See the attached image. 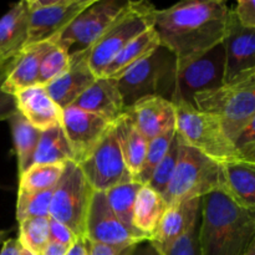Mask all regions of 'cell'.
<instances>
[{
  "label": "cell",
  "mask_w": 255,
  "mask_h": 255,
  "mask_svg": "<svg viewBox=\"0 0 255 255\" xmlns=\"http://www.w3.org/2000/svg\"><path fill=\"white\" fill-rule=\"evenodd\" d=\"M233 10L222 0H187L154 11L153 26L162 46L177 61L199 56L222 44Z\"/></svg>",
  "instance_id": "1"
},
{
  "label": "cell",
  "mask_w": 255,
  "mask_h": 255,
  "mask_svg": "<svg viewBox=\"0 0 255 255\" xmlns=\"http://www.w3.org/2000/svg\"><path fill=\"white\" fill-rule=\"evenodd\" d=\"M199 219L201 255H243L255 238V212L224 192L202 198Z\"/></svg>",
  "instance_id": "2"
},
{
  "label": "cell",
  "mask_w": 255,
  "mask_h": 255,
  "mask_svg": "<svg viewBox=\"0 0 255 255\" xmlns=\"http://www.w3.org/2000/svg\"><path fill=\"white\" fill-rule=\"evenodd\" d=\"M176 133L187 146L218 163L243 161L217 115L193 106L176 104Z\"/></svg>",
  "instance_id": "3"
},
{
  "label": "cell",
  "mask_w": 255,
  "mask_h": 255,
  "mask_svg": "<svg viewBox=\"0 0 255 255\" xmlns=\"http://www.w3.org/2000/svg\"><path fill=\"white\" fill-rule=\"evenodd\" d=\"M226 188L223 164L181 141L178 163L163 194L167 204L203 198L213 192L226 193Z\"/></svg>",
  "instance_id": "4"
},
{
  "label": "cell",
  "mask_w": 255,
  "mask_h": 255,
  "mask_svg": "<svg viewBox=\"0 0 255 255\" xmlns=\"http://www.w3.org/2000/svg\"><path fill=\"white\" fill-rule=\"evenodd\" d=\"M194 107L217 115L234 142L255 114V67L242 72L219 89L198 94L194 97Z\"/></svg>",
  "instance_id": "5"
},
{
  "label": "cell",
  "mask_w": 255,
  "mask_h": 255,
  "mask_svg": "<svg viewBox=\"0 0 255 255\" xmlns=\"http://www.w3.org/2000/svg\"><path fill=\"white\" fill-rule=\"evenodd\" d=\"M176 56L159 45L151 55L116 80L125 107L127 109L148 96H159L171 101L176 87Z\"/></svg>",
  "instance_id": "6"
},
{
  "label": "cell",
  "mask_w": 255,
  "mask_h": 255,
  "mask_svg": "<svg viewBox=\"0 0 255 255\" xmlns=\"http://www.w3.org/2000/svg\"><path fill=\"white\" fill-rule=\"evenodd\" d=\"M156 7L146 1H131L128 6L110 24L101 36L84 50L90 69L96 77H100L127 44L139 34L153 26Z\"/></svg>",
  "instance_id": "7"
},
{
  "label": "cell",
  "mask_w": 255,
  "mask_h": 255,
  "mask_svg": "<svg viewBox=\"0 0 255 255\" xmlns=\"http://www.w3.org/2000/svg\"><path fill=\"white\" fill-rule=\"evenodd\" d=\"M226 54L223 42L199 56L177 61L176 87L171 102L194 107V97L224 85Z\"/></svg>",
  "instance_id": "8"
},
{
  "label": "cell",
  "mask_w": 255,
  "mask_h": 255,
  "mask_svg": "<svg viewBox=\"0 0 255 255\" xmlns=\"http://www.w3.org/2000/svg\"><path fill=\"white\" fill-rule=\"evenodd\" d=\"M94 189L90 187L77 163H65L64 173L55 187L50 218L65 224L77 238H85V227Z\"/></svg>",
  "instance_id": "9"
},
{
  "label": "cell",
  "mask_w": 255,
  "mask_h": 255,
  "mask_svg": "<svg viewBox=\"0 0 255 255\" xmlns=\"http://www.w3.org/2000/svg\"><path fill=\"white\" fill-rule=\"evenodd\" d=\"M77 166L90 187L96 192H106L119 184L133 181L120 148L115 124L111 125L91 153Z\"/></svg>",
  "instance_id": "10"
},
{
  "label": "cell",
  "mask_w": 255,
  "mask_h": 255,
  "mask_svg": "<svg viewBox=\"0 0 255 255\" xmlns=\"http://www.w3.org/2000/svg\"><path fill=\"white\" fill-rule=\"evenodd\" d=\"M95 0H26L29 7V34L25 46L59 40L70 22ZM22 47V49H24Z\"/></svg>",
  "instance_id": "11"
},
{
  "label": "cell",
  "mask_w": 255,
  "mask_h": 255,
  "mask_svg": "<svg viewBox=\"0 0 255 255\" xmlns=\"http://www.w3.org/2000/svg\"><path fill=\"white\" fill-rule=\"evenodd\" d=\"M132 0H95L80 12L60 35L57 42L74 51L89 49ZM72 51V52H74Z\"/></svg>",
  "instance_id": "12"
},
{
  "label": "cell",
  "mask_w": 255,
  "mask_h": 255,
  "mask_svg": "<svg viewBox=\"0 0 255 255\" xmlns=\"http://www.w3.org/2000/svg\"><path fill=\"white\" fill-rule=\"evenodd\" d=\"M85 239L109 246H137L148 238L126 226L112 212L104 192L94 191L85 227Z\"/></svg>",
  "instance_id": "13"
},
{
  "label": "cell",
  "mask_w": 255,
  "mask_h": 255,
  "mask_svg": "<svg viewBox=\"0 0 255 255\" xmlns=\"http://www.w3.org/2000/svg\"><path fill=\"white\" fill-rule=\"evenodd\" d=\"M111 125L74 105L62 110L61 126L74 153L75 163L79 164L91 153Z\"/></svg>",
  "instance_id": "14"
},
{
  "label": "cell",
  "mask_w": 255,
  "mask_h": 255,
  "mask_svg": "<svg viewBox=\"0 0 255 255\" xmlns=\"http://www.w3.org/2000/svg\"><path fill=\"white\" fill-rule=\"evenodd\" d=\"M202 198L169 204L148 243L161 255H167L172 247L192 228L198 226Z\"/></svg>",
  "instance_id": "15"
},
{
  "label": "cell",
  "mask_w": 255,
  "mask_h": 255,
  "mask_svg": "<svg viewBox=\"0 0 255 255\" xmlns=\"http://www.w3.org/2000/svg\"><path fill=\"white\" fill-rule=\"evenodd\" d=\"M125 112L147 141L176 128V107L163 97H143Z\"/></svg>",
  "instance_id": "16"
},
{
  "label": "cell",
  "mask_w": 255,
  "mask_h": 255,
  "mask_svg": "<svg viewBox=\"0 0 255 255\" xmlns=\"http://www.w3.org/2000/svg\"><path fill=\"white\" fill-rule=\"evenodd\" d=\"M70 67L54 81L45 85L46 91L61 110L72 106L97 79L82 51L70 52Z\"/></svg>",
  "instance_id": "17"
},
{
  "label": "cell",
  "mask_w": 255,
  "mask_h": 255,
  "mask_svg": "<svg viewBox=\"0 0 255 255\" xmlns=\"http://www.w3.org/2000/svg\"><path fill=\"white\" fill-rule=\"evenodd\" d=\"M57 40H46L24 47L10 62L1 89L14 96L21 90L39 85V72L41 61L46 52Z\"/></svg>",
  "instance_id": "18"
},
{
  "label": "cell",
  "mask_w": 255,
  "mask_h": 255,
  "mask_svg": "<svg viewBox=\"0 0 255 255\" xmlns=\"http://www.w3.org/2000/svg\"><path fill=\"white\" fill-rule=\"evenodd\" d=\"M223 46L226 54V85L242 72L255 67V30L242 26L233 14Z\"/></svg>",
  "instance_id": "19"
},
{
  "label": "cell",
  "mask_w": 255,
  "mask_h": 255,
  "mask_svg": "<svg viewBox=\"0 0 255 255\" xmlns=\"http://www.w3.org/2000/svg\"><path fill=\"white\" fill-rule=\"evenodd\" d=\"M74 106L115 124L125 114L124 100L117 81L109 77H97L94 84L75 101Z\"/></svg>",
  "instance_id": "20"
},
{
  "label": "cell",
  "mask_w": 255,
  "mask_h": 255,
  "mask_svg": "<svg viewBox=\"0 0 255 255\" xmlns=\"http://www.w3.org/2000/svg\"><path fill=\"white\" fill-rule=\"evenodd\" d=\"M16 110L40 131L61 124L62 110L50 97L46 87L34 85L14 95Z\"/></svg>",
  "instance_id": "21"
},
{
  "label": "cell",
  "mask_w": 255,
  "mask_h": 255,
  "mask_svg": "<svg viewBox=\"0 0 255 255\" xmlns=\"http://www.w3.org/2000/svg\"><path fill=\"white\" fill-rule=\"evenodd\" d=\"M29 34V7L26 0L16 2L0 17V59H14L25 46Z\"/></svg>",
  "instance_id": "22"
},
{
  "label": "cell",
  "mask_w": 255,
  "mask_h": 255,
  "mask_svg": "<svg viewBox=\"0 0 255 255\" xmlns=\"http://www.w3.org/2000/svg\"><path fill=\"white\" fill-rule=\"evenodd\" d=\"M159 45L161 41H159L158 32L156 31L154 26L148 27L116 55V57L110 62L100 77L119 80L134 65L151 55Z\"/></svg>",
  "instance_id": "23"
},
{
  "label": "cell",
  "mask_w": 255,
  "mask_h": 255,
  "mask_svg": "<svg viewBox=\"0 0 255 255\" xmlns=\"http://www.w3.org/2000/svg\"><path fill=\"white\" fill-rule=\"evenodd\" d=\"M226 193L239 206L255 212V164L246 161L223 164Z\"/></svg>",
  "instance_id": "24"
},
{
  "label": "cell",
  "mask_w": 255,
  "mask_h": 255,
  "mask_svg": "<svg viewBox=\"0 0 255 255\" xmlns=\"http://www.w3.org/2000/svg\"><path fill=\"white\" fill-rule=\"evenodd\" d=\"M115 129L125 163L134 181L143 164L148 141L132 124L126 112L115 122Z\"/></svg>",
  "instance_id": "25"
},
{
  "label": "cell",
  "mask_w": 255,
  "mask_h": 255,
  "mask_svg": "<svg viewBox=\"0 0 255 255\" xmlns=\"http://www.w3.org/2000/svg\"><path fill=\"white\" fill-rule=\"evenodd\" d=\"M167 207L168 204L164 201L162 194L147 184H143L137 194L136 203H134L132 227L146 236L149 241V238L156 232Z\"/></svg>",
  "instance_id": "26"
},
{
  "label": "cell",
  "mask_w": 255,
  "mask_h": 255,
  "mask_svg": "<svg viewBox=\"0 0 255 255\" xmlns=\"http://www.w3.org/2000/svg\"><path fill=\"white\" fill-rule=\"evenodd\" d=\"M9 122L17 158V172L20 176L29 167H31L34 153L36 151L42 131L31 126L19 111H16L10 117Z\"/></svg>",
  "instance_id": "27"
},
{
  "label": "cell",
  "mask_w": 255,
  "mask_h": 255,
  "mask_svg": "<svg viewBox=\"0 0 255 255\" xmlns=\"http://www.w3.org/2000/svg\"><path fill=\"white\" fill-rule=\"evenodd\" d=\"M70 161L74 162V153L61 124L42 131L32 164L66 163Z\"/></svg>",
  "instance_id": "28"
},
{
  "label": "cell",
  "mask_w": 255,
  "mask_h": 255,
  "mask_svg": "<svg viewBox=\"0 0 255 255\" xmlns=\"http://www.w3.org/2000/svg\"><path fill=\"white\" fill-rule=\"evenodd\" d=\"M64 169L65 163L32 164L19 176V191L41 192L55 188Z\"/></svg>",
  "instance_id": "29"
},
{
  "label": "cell",
  "mask_w": 255,
  "mask_h": 255,
  "mask_svg": "<svg viewBox=\"0 0 255 255\" xmlns=\"http://www.w3.org/2000/svg\"><path fill=\"white\" fill-rule=\"evenodd\" d=\"M141 187L142 184H139L138 182L129 181L104 192L110 208L119 217L120 221L128 227H132L134 203Z\"/></svg>",
  "instance_id": "30"
},
{
  "label": "cell",
  "mask_w": 255,
  "mask_h": 255,
  "mask_svg": "<svg viewBox=\"0 0 255 255\" xmlns=\"http://www.w3.org/2000/svg\"><path fill=\"white\" fill-rule=\"evenodd\" d=\"M55 188L41 192L17 191L16 221L31 218H50V206Z\"/></svg>",
  "instance_id": "31"
},
{
  "label": "cell",
  "mask_w": 255,
  "mask_h": 255,
  "mask_svg": "<svg viewBox=\"0 0 255 255\" xmlns=\"http://www.w3.org/2000/svg\"><path fill=\"white\" fill-rule=\"evenodd\" d=\"M19 242L34 255H41L50 243L49 218H31L19 223Z\"/></svg>",
  "instance_id": "32"
},
{
  "label": "cell",
  "mask_w": 255,
  "mask_h": 255,
  "mask_svg": "<svg viewBox=\"0 0 255 255\" xmlns=\"http://www.w3.org/2000/svg\"><path fill=\"white\" fill-rule=\"evenodd\" d=\"M174 136H176V128L169 129L166 133L161 134V136L148 141V146H147V152L146 157H144L143 164H142L141 171H139L138 176L136 177L134 181L138 182L142 186L148 183L149 179H151L152 173H153L154 169H156V167L158 166L159 162L163 159L167 151H168L169 147H171Z\"/></svg>",
  "instance_id": "33"
},
{
  "label": "cell",
  "mask_w": 255,
  "mask_h": 255,
  "mask_svg": "<svg viewBox=\"0 0 255 255\" xmlns=\"http://www.w3.org/2000/svg\"><path fill=\"white\" fill-rule=\"evenodd\" d=\"M70 51L59 42H55L41 61L39 85H47L64 74L70 67Z\"/></svg>",
  "instance_id": "34"
},
{
  "label": "cell",
  "mask_w": 255,
  "mask_h": 255,
  "mask_svg": "<svg viewBox=\"0 0 255 255\" xmlns=\"http://www.w3.org/2000/svg\"><path fill=\"white\" fill-rule=\"evenodd\" d=\"M179 146H181V139H179L178 134L176 133L166 156L163 157V159L156 167L154 172L152 173L151 179L147 183V186H149L152 189L158 192L162 196L166 192L167 187H168L169 182H171L172 177H173L174 171H176L179 158Z\"/></svg>",
  "instance_id": "35"
},
{
  "label": "cell",
  "mask_w": 255,
  "mask_h": 255,
  "mask_svg": "<svg viewBox=\"0 0 255 255\" xmlns=\"http://www.w3.org/2000/svg\"><path fill=\"white\" fill-rule=\"evenodd\" d=\"M199 226V223H198ZM198 226L184 234L171 248L167 255H201L198 244Z\"/></svg>",
  "instance_id": "36"
},
{
  "label": "cell",
  "mask_w": 255,
  "mask_h": 255,
  "mask_svg": "<svg viewBox=\"0 0 255 255\" xmlns=\"http://www.w3.org/2000/svg\"><path fill=\"white\" fill-rule=\"evenodd\" d=\"M137 246H109V244L94 243L85 239L87 255H132Z\"/></svg>",
  "instance_id": "37"
},
{
  "label": "cell",
  "mask_w": 255,
  "mask_h": 255,
  "mask_svg": "<svg viewBox=\"0 0 255 255\" xmlns=\"http://www.w3.org/2000/svg\"><path fill=\"white\" fill-rule=\"evenodd\" d=\"M49 226L50 241L51 242L62 244V246L67 247V248H71L76 243L77 239H79L71 229H69L65 224L60 223V222L55 221V219L49 218Z\"/></svg>",
  "instance_id": "38"
},
{
  "label": "cell",
  "mask_w": 255,
  "mask_h": 255,
  "mask_svg": "<svg viewBox=\"0 0 255 255\" xmlns=\"http://www.w3.org/2000/svg\"><path fill=\"white\" fill-rule=\"evenodd\" d=\"M10 62L11 61H9L6 65L0 67V121L9 120L10 117L17 111L14 96L4 92L1 89L2 81H4L5 76H6V72L7 70H9Z\"/></svg>",
  "instance_id": "39"
},
{
  "label": "cell",
  "mask_w": 255,
  "mask_h": 255,
  "mask_svg": "<svg viewBox=\"0 0 255 255\" xmlns=\"http://www.w3.org/2000/svg\"><path fill=\"white\" fill-rule=\"evenodd\" d=\"M233 14L242 26L255 30V0H239Z\"/></svg>",
  "instance_id": "40"
},
{
  "label": "cell",
  "mask_w": 255,
  "mask_h": 255,
  "mask_svg": "<svg viewBox=\"0 0 255 255\" xmlns=\"http://www.w3.org/2000/svg\"><path fill=\"white\" fill-rule=\"evenodd\" d=\"M255 142V114L252 116V119L247 122L246 126L242 128L238 136L234 139V144L237 148L241 149L242 147L247 146V144L254 143Z\"/></svg>",
  "instance_id": "41"
},
{
  "label": "cell",
  "mask_w": 255,
  "mask_h": 255,
  "mask_svg": "<svg viewBox=\"0 0 255 255\" xmlns=\"http://www.w3.org/2000/svg\"><path fill=\"white\" fill-rule=\"evenodd\" d=\"M22 247L19 239H5L0 255H21Z\"/></svg>",
  "instance_id": "42"
},
{
  "label": "cell",
  "mask_w": 255,
  "mask_h": 255,
  "mask_svg": "<svg viewBox=\"0 0 255 255\" xmlns=\"http://www.w3.org/2000/svg\"><path fill=\"white\" fill-rule=\"evenodd\" d=\"M70 248L62 246V244L55 243V242L50 241V243L45 247V249L42 251L41 255H66L67 251Z\"/></svg>",
  "instance_id": "43"
},
{
  "label": "cell",
  "mask_w": 255,
  "mask_h": 255,
  "mask_svg": "<svg viewBox=\"0 0 255 255\" xmlns=\"http://www.w3.org/2000/svg\"><path fill=\"white\" fill-rule=\"evenodd\" d=\"M239 152H241V156L243 161L255 164V142L254 143L247 144V146L242 147V148L239 149Z\"/></svg>",
  "instance_id": "44"
},
{
  "label": "cell",
  "mask_w": 255,
  "mask_h": 255,
  "mask_svg": "<svg viewBox=\"0 0 255 255\" xmlns=\"http://www.w3.org/2000/svg\"><path fill=\"white\" fill-rule=\"evenodd\" d=\"M132 255H161L148 242H143V243L138 244L134 249L133 254Z\"/></svg>",
  "instance_id": "45"
},
{
  "label": "cell",
  "mask_w": 255,
  "mask_h": 255,
  "mask_svg": "<svg viewBox=\"0 0 255 255\" xmlns=\"http://www.w3.org/2000/svg\"><path fill=\"white\" fill-rule=\"evenodd\" d=\"M66 255H87L85 247V238H79L76 243L67 251Z\"/></svg>",
  "instance_id": "46"
},
{
  "label": "cell",
  "mask_w": 255,
  "mask_h": 255,
  "mask_svg": "<svg viewBox=\"0 0 255 255\" xmlns=\"http://www.w3.org/2000/svg\"><path fill=\"white\" fill-rule=\"evenodd\" d=\"M243 255H255V238H254V241L252 242L251 246L248 247V249L246 251V253H244Z\"/></svg>",
  "instance_id": "47"
},
{
  "label": "cell",
  "mask_w": 255,
  "mask_h": 255,
  "mask_svg": "<svg viewBox=\"0 0 255 255\" xmlns=\"http://www.w3.org/2000/svg\"><path fill=\"white\" fill-rule=\"evenodd\" d=\"M7 236V232L5 231H0V244H2L5 242V238Z\"/></svg>",
  "instance_id": "48"
},
{
  "label": "cell",
  "mask_w": 255,
  "mask_h": 255,
  "mask_svg": "<svg viewBox=\"0 0 255 255\" xmlns=\"http://www.w3.org/2000/svg\"><path fill=\"white\" fill-rule=\"evenodd\" d=\"M21 255H34V254H31V253H30V252H27V251H26V249H24V248H22Z\"/></svg>",
  "instance_id": "49"
},
{
  "label": "cell",
  "mask_w": 255,
  "mask_h": 255,
  "mask_svg": "<svg viewBox=\"0 0 255 255\" xmlns=\"http://www.w3.org/2000/svg\"><path fill=\"white\" fill-rule=\"evenodd\" d=\"M7 62H9V61H5V60H1V59H0V67L4 66V65H6Z\"/></svg>",
  "instance_id": "50"
}]
</instances>
